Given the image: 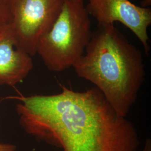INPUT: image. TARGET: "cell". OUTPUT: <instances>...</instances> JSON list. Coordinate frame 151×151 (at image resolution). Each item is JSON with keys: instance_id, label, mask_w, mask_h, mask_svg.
Wrapping results in <instances>:
<instances>
[{"instance_id": "cell-1", "label": "cell", "mask_w": 151, "mask_h": 151, "mask_svg": "<svg viewBox=\"0 0 151 151\" xmlns=\"http://www.w3.org/2000/svg\"><path fill=\"white\" fill-rule=\"evenodd\" d=\"M18 97L16 111L24 131L62 151H137L135 127L118 115L96 87Z\"/></svg>"}, {"instance_id": "cell-2", "label": "cell", "mask_w": 151, "mask_h": 151, "mask_svg": "<svg viewBox=\"0 0 151 151\" xmlns=\"http://www.w3.org/2000/svg\"><path fill=\"white\" fill-rule=\"evenodd\" d=\"M73 68L101 91L118 115L127 117L145 80V65L140 50L114 25L99 27L92 33Z\"/></svg>"}, {"instance_id": "cell-3", "label": "cell", "mask_w": 151, "mask_h": 151, "mask_svg": "<svg viewBox=\"0 0 151 151\" xmlns=\"http://www.w3.org/2000/svg\"><path fill=\"white\" fill-rule=\"evenodd\" d=\"M91 35L83 2L65 0L53 24L39 40L37 54L49 70H66L84 54Z\"/></svg>"}, {"instance_id": "cell-4", "label": "cell", "mask_w": 151, "mask_h": 151, "mask_svg": "<svg viewBox=\"0 0 151 151\" xmlns=\"http://www.w3.org/2000/svg\"><path fill=\"white\" fill-rule=\"evenodd\" d=\"M8 1L17 44L34 56L39 40L53 24L65 0Z\"/></svg>"}, {"instance_id": "cell-5", "label": "cell", "mask_w": 151, "mask_h": 151, "mask_svg": "<svg viewBox=\"0 0 151 151\" xmlns=\"http://www.w3.org/2000/svg\"><path fill=\"white\" fill-rule=\"evenodd\" d=\"M85 7L88 15L99 27L120 22L134 34L142 44L147 55L150 47L148 28L151 24V10L135 5L129 0H87Z\"/></svg>"}, {"instance_id": "cell-6", "label": "cell", "mask_w": 151, "mask_h": 151, "mask_svg": "<svg viewBox=\"0 0 151 151\" xmlns=\"http://www.w3.org/2000/svg\"><path fill=\"white\" fill-rule=\"evenodd\" d=\"M33 68L31 56L16 43L11 23L0 27V85L14 86Z\"/></svg>"}, {"instance_id": "cell-7", "label": "cell", "mask_w": 151, "mask_h": 151, "mask_svg": "<svg viewBox=\"0 0 151 151\" xmlns=\"http://www.w3.org/2000/svg\"><path fill=\"white\" fill-rule=\"evenodd\" d=\"M11 12L8 0H0V27L11 23Z\"/></svg>"}, {"instance_id": "cell-8", "label": "cell", "mask_w": 151, "mask_h": 151, "mask_svg": "<svg viewBox=\"0 0 151 151\" xmlns=\"http://www.w3.org/2000/svg\"><path fill=\"white\" fill-rule=\"evenodd\" d=\"M16 147L10 143H0V151H16Z\"/></svg>"}, {"instance_id": "cell-9", "label": "cell", "mask_w": 151, "mask_h": 151, "mask_svg": "<svg viewBox=\"0 0 151 151\" xmlns=\"http://www.w3.org/2000/svg\"><path fill=\"white\" fill-rule=\"evenodd\" d=\"M140 151H151V140L150 139H147L146 140L145 146Z\"/></svg>"}, {"instance_id": "cell-10", "label": "cell", "mask_w": 151, "mask_h": 151, "mask_svg": "<svg viewBox=\"0 0 151 151\" xmlns=\"http://www.w3.org/2000/svg\"><path fill=\"white\" fill-rule=\"evenodd\" d=\"M151 0H143L142 2V7H147L148 6L151 5Z\"/></svg>"}, {"instance_id": "cell-11", "label": "cell", "mask_w": 151, "mask_h": 151, "mask_svg": "<svg viewBox=\"0 0 151 151\" xmlns=\"http://www.w3.org/2000/svg\"><path fill=\"white\" fill-rule=\"evenodd\" d=\"M73 1H75V2H83L85 0H72Z\"/></svg>"}]
</instances>
